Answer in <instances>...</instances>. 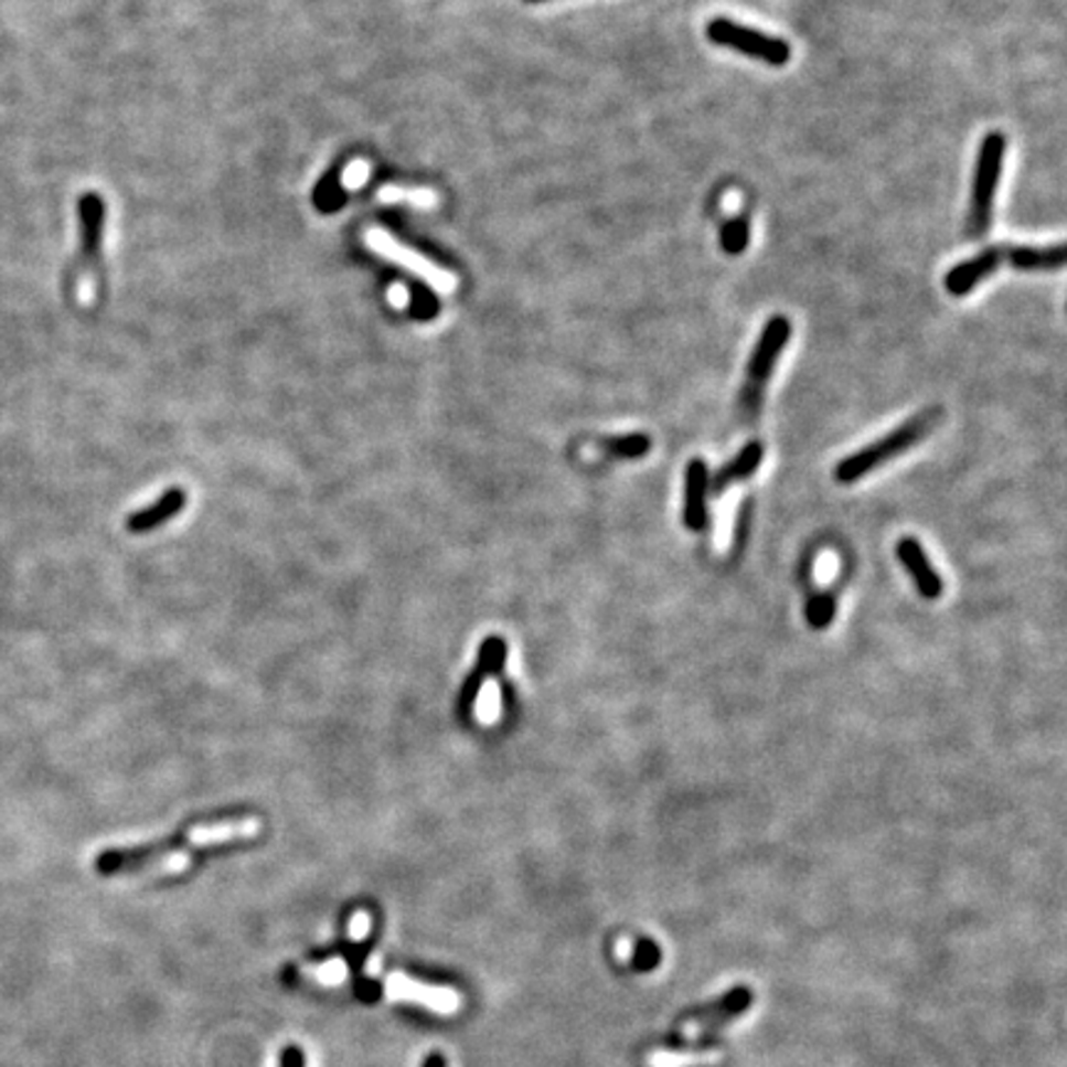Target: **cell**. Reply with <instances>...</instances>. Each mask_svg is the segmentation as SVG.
Here are the masks:
<instances>
[{
    "mask_svg": "<svg viewBox=\"0 0 1067 1067\" xmlns=\"http://www.w3.org/2000/svg\"><path fill=\"white\" fill-rule=\"evenodd\" d=\"M749 1003H751V991L749 989L732 991L722 1001L714 1003V1006H707L704 1011L694 1013L690 1018V1033L717 1031V1028H722L724 1023L739 1018V1015L747 1011Z\"/></svg>",
    "mask_w": 1067,
    "mask_h": 1067,
    "instance_id": "11",
    "label": "cell"
},
{
    "mask_svg": "<svg viewBox=\"0 0 1067 1067\" xmlns=\"http://www.w3.org/2000/svg\"><path fill=\"white\" fill-rule=\"evenodd\" d=\"M79 235H82V265H85V282H82V302H89L99 285L102 267V237H105V201L97 193H85L77 203Z\"/></svg>",
    "mask_w": 1067,
    "mask_h": 1067,
    "instance_id": "6",
    "label": "cell"
},
{
    "mask_svg": "<svg viewBox=\"0 0 1067 1067\" xmlns=\"http://www.w3.org/2000/svg\"><path fill=\"white\" fill-rule=\"evenodd\" d=\"M530 3H544V0H530Z\"/></svg>",
    "mask_w": 1067,
    "mask_h": 1067,
    "instance_id": "25",
    "label": "cell"
},
{
    "mask_svg": "<svg viewBox=\"0 0 1067 1067\" xmlns=\"http://www.w3.org/2000/svg\"><path fill=\"white\" fill-rule=\"evenodd\" d=\"M423 1067H448V1060H445L442 1053H430Z\"/></svg>",
    "mask_w": 1067,
    "mask_h": 1067,
    "instance_id": "23",
    "label": "cell"
},
{
    "mask_svg": "<svg viewBox=\"0 0 1067 1067\" xmlns=\"http://www.w3.org/2000/svg\"><path fill=\"white\" fill-rule=\"evenodd\" d=\"M600 448H604L608 458L642 460L650 452L652 440L645 433H626V435H616V438H604L600 440Z\"/></svg>",
    "mask_w": 1067,
    "mask_h": 1067,
    "instance_id": "15",
    "label": "cell"
},
{
    "mask_svg": "<svg viewBox=\"0 0 1067 1067\" xmlns=\"http://www.w3.org/2000/svg\"><path fill=\"white\" fill-rule=\"evenodd\" d=\"M749 241H751L749 217L737 215V217H729V221L722 225L719 245L727 255H741L749 247Z\"/></svg>",
    "mask_w": 1067,
    "mask_h": 1067,
    "instance_id": "17",
    "label": "cell"
},
{
    "mask_svg": "<svg viewBox=\"0 0 1067 1067\" xmlns=\"http://www.w3.org/2000/svg\"><path fill=\"white\" fill-rule=\"evenodd\" d=\"M835 610H837L835 596L831 594V590H821V594L808 598L805 623L811 626L813 630H825L835 620Z\"/></svg>",
    "mask_w": 1067,
    "mask_h": 1067,
    "instance_id": "18",
    "label": "cell"
},
{
    "mask_svg": "<svg viewBox=\"0 0 1067 1067\" xmlns=\"http://www.w3.org/2000/svg\"><path fill=\"white\" fill-rule=\"evenodd\" d=\"M709 474L707 462L700 458L690 460L685 470V504H682V522L690 532H704L709 524Z\"/></svg>",
    "mask_w": 1067,
    "mask_h": 1067,
    "instance_id": "8",
    "label": "cell"
},
{
    "mask_svg": "<svg viewBox=\"0 0 1067 1067\" xmlns=\"http://www.w3.org/2000/svg\"><path fill=\"white\" fill-rule=\"evenodd\" d=\"M504 662H506V642L502 638H487L482 650H480L478 670H474L470 680L465 682L462 694H460V712L462 714H470L474 709V700H478V692L482 687V682L487 677L500 675Z\"/></svg>",
    "mask_w": 1067,
    "mask_h": 1067,
    "instance_id": "10",
    "label": "cell"
},
{
    "mask_svg": "<svg viewBox=\"0 0 1067 1067\" xmlns=\"http://www.w3.org/2000/svg\"><path fill=\"white\" fill-rule=\"evenodd\" d=\"M1006 147L1009 141L1001 131H991L981 139L977 169H973V189H971L969 223H967V233L971 241H981L983 235H989L993 225V203H996V191L1001 183Z\"/></svg>",
    "mask_w": 1067,
    "mask_h": 1067,
    "instance_id": "2",
    "label": "cell"
},
{
    "mask_svg": "<svg viewBox=\"0 0 1067 1067\" xmlns=\"http://www.w3.org/2000/svg\"><path fill=\"white\" fill-rule=\"evenodd\" d=\"M366 245L374 253L386 257V260L406 267L408 273L420 277L423 282H428L433 289H438L440 295H452L455 289H458V277H455L450 269L435 265V263L428 260V257H423L420 253L410 250L408 245H403L401 241H396V237L383 231V227H369Z\"/></svg>",
    "mask_w": 1067,
    "mask_h": 1067,
    "instance_id": "5",
    "label": "cell"
},
{
    "mask_svg": "<svg viewBox=\"0 0 1067 1067\" xmlns=\"http://www.w3.org/2000/svg\"><path fill=\"white\" fill-rule=\"evenodd\" d=\"M1001 265H1006V245H991L979 255L954 265L945 275V289L951 297H967L983 279H989Z\"/></svg>",
    "mask_w": 1067,
    "mask_h": 1067,
    "instance_id": "7",
    "label": "cell"
},
{
    "mask_svg": "<svg viewBox=\"0 0 1067 1067\" xmlns=\"http://www.w3.org/2000/svg\"><path fill=\"white\" fill-rule=\"evenodd\" d=\"M939 423H941V408H927V410L917 413L915 418H909L899 428L889 430L879 440L869 442L867 448L847 455V458L837 462L835 465V482L837 484H853L857 480H863L865 474L877 470L879 465L895 460L897 455H903L905 450L915 448V445L925 440L927 435L939 426Z\"/></svg>",
    "mask_w": 1067,
    "mask_h": 1067,
    "instance_id": "1",
    "label": "cell"
},
{
    "mask_svg": "<svg viewBox=\"0 0 1067 1067\" xmlns=\"http://www.w3.org/2000/svg\"><path fill=\"white\" fill-rule=\"evenodd\" d=\"M791 334H793L791 319L783 314H776L764 324L761 337L751 351V359L747 366V381H744L739 393V408H741V416L747 420H754L756 413H759L766 383H769L776 364H779L786 344L791 341Z\"/></svg>",
    "mask_w": 1067,
    "mask_h": 1067,
    "instance_id": "3",
    "label": "cell"
},
{
    "mask_svg": "<svg viewBox=\"0 0 1067 1067\" xmlns=\"http://www.w3.org/2000/svg\"><path fill=\"white\" fill-rule=\"evenodd\" d=\"M636 961L640 963V967H652V963L658 961V947L650 945V941H642Z\"/></svg>",
    "mask_w": 1067,
    "mask_h": 1067,
    "instance_id": "22",
    "label": "cell"
},
{
    "mask_svg": "<svg viewBox=\"0 0 1067 1067\" xmlns=\"http://www.w3.org/2000/svg\"><path fill=\"white\" fill-rule=\"evenodd\" d=\"M369 173H371L369 161H364V159L351 161L344 169V173H341V185H344L346 191H356L369 181Z\"/></svg>",
    "mask_w": 1067,
    "mask_h": 1067,
    "instance_id": "20",
    "label": "cell"
},
{
    "mask_svg": "<svg viewBox=\"0 0 1067 1067\" xmlns=\"http://www.w3.org/2000/svg\"><path fill=\"white\" fill-rule=\"evenodd\" d=\"M722 1058L719 1050H690V1053H652V1067H694V1065H712Z\"/></svg>",
    "mask_w": 1067,
    "mask_h": 1067,
    "instance_id": "19",
    "label": "cell"
},
{
    "mask_svg": "<svg viewBox=\"0 0 1067 1067\" xmlns=\"http://www.w3.org/2000/svg\"><path fill=\"white\" fill-rule=\"evenodd\" d=\"M897 558L907 568V574L911 576V581H915L921 598L937 600L941 596L945 584H941V576L937 574V568L931 566V562L925 554V548H921L917 538H911V536L899 538V542H897Z\"/></svg>",
    "mask_w": 1067,
    "mask_h": 1067,
    "instance_id": "9",
    "label": "cell"
},
{
    "mask_svg": "<svg viewBox=\"0 0 1067 1067\" xmlns=\"http://www.w3.org/2000/svg\"><path fill=\"white\" fill-rule=\"evenodd\" d=\"M391 302H393V305H398V307H403V305L408 302V299H406V292H403L401 287H393V289H391Z\"/></svg>",
    "mask_w": 1067,
    "mask_h": 1067,
    "instance_id": "24",
    "label": "cell"
},
{
    "mask_svg": "<svg viewBox=\"0 0 1067 1067\" xmlns=\"http://www.w3.org/2000/svg\"><path fill=\"white\" fill-rule=\"evenodd\" d=\"M1006 265L1018 269V273H1055V269L1065 265V245H1006Z\"/></svg>",
    "mask_w": 1067,
    "mask_h": 1067,
    "instance_id": "12",
    "label": "cell"
},
{
    "mask_svg": "<svg viewBox=\"0 0 1067 1067\" xmlns=\"http://www.w3.org/2000/svg\"><path fill=\"white\" fill-rule=\"evenodd\" d=\"M761 462H764V445L759 440H751L749 445H744L737 458L724 465L722 470L709 474V492L722 494L724 490H729L732 484L749 480L751 474L761 468Z\"/></svg>",
    "mask_w": 1067,
    "mask_h": 1067,
    "instance_id": "13",
    "label": "cell"
},
{
    "mask_svg": "<svg viewBox=\"0 0 1067 1067\" xmlns=\"http://www.w3.org/2000/svg\"><path fill=\"white\" fill-rule=\"evenodd\" d=\"M279 1067H307V1055L299 1045H287L279 1055Z\"/></svg>",
    "mask_w": 1067,
    "mask_h": 1067,
    "instance_id": "21",
    "label": "cell"
},
{
    "mask_svg": "<svg viewBox=\"0 0 1067 1067\" xmlns=\"http://www.w3.org/2000/svg\"><path fill=\"white\" fill-rule=\"evenodd\" d=\"M378 199L383 203H408L416 209H435L438 205V193L426 185H396L388 183L378 191Z\"/></svg>",
    "mask_w": 1067,
    "mask_h": 1067,
    "instance_id": "16",
    "label": "cell"
},
{
    "mask_svg": "<svg viewBox=\"0 0 1067 1067\" xmlns=\"http://www.w3.org/2000/svg\"><path fill=\"white\" fill-rule=\"evenodd\" d=\"M704 35L712 45L734 50V53H741L747 57H754L764 62V65L771 67H783L791 62L793 50L786 43L783 38H776L769 33H761V30L741 25L732 18H712L707 28H704Z\"/></svg>",
    "mask_w": 1067,
    "mask_h": 1067,
    "instance_id": "4",
    "label": "cell"
},
{
    "mask_svg": "<svg viewBox=\"0 0 1067 1067\" xmlns=\"http://www.w3.org/2000/svg\"><path fill=\"white\" fill-rule=\"evenodd\" d=\"M183 504H185V492L181 487H173V490L166 492L157 504H151L149 510L134 512L127 520V530L134 534L157 530V526H161L163 522H169L171 516L179 514L183 510Z\"/></svg>",
    "mask_w": 1067,
    "mask_h": 1067,
    "instance_id": "14",
    "label": "cell"
}]
</instances>
